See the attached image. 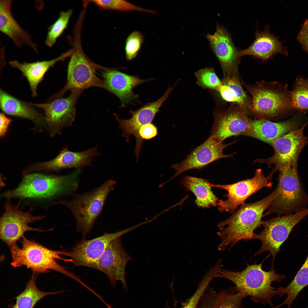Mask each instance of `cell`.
Returning a JSON list of instances; mask_svg holds the SVG:
<instances>
[{"mask_svg":"<svg viewBox=\"0 0 308 308\" xmlns=\"http://www.w3.org/2000/svg\"><path fill=\"white\" fill-rule=\"evenodd\" d=\"M275 189L264 198L251 203H245L232 215L219 223L217 233L221 241L218 246L220 251L232 247L238 241L256 239L254 231L261 225L264 213L276 197Z\"/></svg>","mask_w":308,"mask_h":308,"instance_id":"cell-1","label":"cell"},{"mask_svg":"<svg viewBox=\"0 0 308 308\" xmlns=\"http://www.w3.org/2000/svg\"><path fill=\"white\" fill-rule=\"evenodd\" d=\"M262 263L247 265L240 272L221 269L219 277L231 281L238 291L250 296L253 301L274 308L272 299L277 295L282 296L284 287L276 288L271 284L275 281L281 283L285 276L276 273L273 269L263 270Z\"/></svg>","mask_w":308,"mask_h":308,"instance_id":"cell-2","label":"cell"},{"mask_svg":"<svg viewBox=\"0 0 308 308\" xmlns=\"http://www.w3.org/2000/svg\"><path fill=\"white\" fill-rule=\"evenodd\" d=\"M81 172L80 169H78L63 176L29 173L24 176L15 189L7 190L2 195L11 198L46 199L70 195L78 187Z\"/></svg>","mask_w":308,"mask_h":308,"instance_id":"cell-3","label":"cell"},{"mask_svg":"<svg viewBox=\"0 0 308 308\" xmlns=\"http://www.w3.org/2000/svg\"><path fill=\"white\" fill-rule=\"evenodd\" d=\"M243 84L251 96L249 108L256 119L269 120L298 111L292 105L287 84L263 81L254 84Z\"/></svg>","mask_w":308,"mask_h":308,"instance_id":"cell-4","label":"cell"},{"mask_svg":"<svg viewBox=\"0 0 308 308\" xmlns=\"http://www.w3.org/2000/svg\"><path fill=\"white\" fill-rule=\"evenodd\" d=\"M22 247L17 244L9 247L12 260L11 265L14 267L25 266L31 269L34 274L56 271L75 280L82 284L83 282L78 276L68 271L58 264L57 260L70 262L61 256H66L65 251L53 250L35 241L29 240L23 236L20 240Z\"/></svg>","mask_w":308,"mask_h":308,"instance_id":"cell-5","label":"cell"},{"mask_svg":"<svg viewBox=\"0 0 308 308\" xmlns=\"http://www.w3.org/2000/svg\"><path fill=\"white\" fill-rule=\"evenodd\" d=\"M115 183V181L108 179L92 191L73 194L71 200H60L55 204L65 206L70 210L76 220L77 231L84 236L90 232L102 212L106 198Z\"/></svg>","mask_w":308,"mask_h":308,"instance_id":"cell-6","label":"cell"},{"mask_svg":"<svg viewBox=\"0 0 308 308\" xmlns=\"http://www.w3.org/2000/svg\"><path fill=\"white\" fill-rule=\"evenodd\" d=\"M279 173L277 196L264 216L273 213L278 216L289 215L306 208L308 203V196L299 179L297 165H290Z\"/></svg>","mask_w":308,"mask_h":308,"instance_id":"cell-7","label":"cell"},{"mask_svg":"<svg viewBox=\"0 0 308 308\" xmlns=\"http://www.w3.org/2000/svg\"><path fill=\"white\" fill-rule=\"evenodd\" d=\"M308 215V208H305L291 214L262 221L261 225L264 229L259 234H257L256 237L261 241L262 245L255 255L269 251L273 260L281 245L294 228Z\"/></svg>","mask_w":308,"mask_h":308,"instance_id":"cell-8","label":"cell"},{"mask_svg":"<svg viewBox=\"0 0 308 308\" xmlns=\"http://www.w3.org/2000/svg\"><path fill=\"white\" fill-rule=\"evenodd\" d=\"M73 50L67 68L66 84L59 91L50 96L49 102L61 97L67 91H82L92 87L104 88L102 81L96 74L97 67L90 61L80 48Z\"/></svg>","mask_w":308,"mask_h":308,"instance_id":"cell-9","label":"cell"},{"mask_svg":"<svg viewBox=\"0 0 308 308\" xmlns=\"http://www.w3.org/2000/svg\"><path fill=\"white\" fill-rule=\"evenodd\" d=\"M305 125L284 134L271 144L273 148V155L266 159H256L254 163H264L269 167L274 165L271 172H279L291 165H297L301 151L308 143V137L303 134Z\"/></svg>","mask_w":308,"mask_h":308,"instance_id":"cell-10","label":"cell"},{"mask_svg":"<svg viewBox=\"0 0 308 308\" xmlns=\"http://www.w3.org/2000/svg\"><path fill=\"white\" fill-rule=\"evenodd\" d=\"M5 198L7 200L4 206L5 211L0 220V237L9 247L16 244L27 231L41 232L52 230H44L29 226V224L42 220L46 218V215H33L31 212L32 208L28 211L23 212L20 209L19 204L12 205L11 198L8 196Z\"/></svg>","mask_w":308,"mask_h":308,"instance_id":"cell-11","label":"cell"},{"mask_svg":"<svg viewBox=\"0 0 308 308\" xmlns=\"http://www.w3.org/2000/svg\"><path fill=\"white\" fill-rule=\"evenodd\" d=\"M272 177L269 174L267 177L262 170L257 169L252 178L228 185H214L209 183L211 187L224 189L227 192L226 200H219L217 206L221 212L233 214L240 206L252 195L263 188H270L272 186L271 180Z\"/></svg>","mask_w":308,"mask_h":308,"instance_id":"cell-12","label":"cell"},{"mask_svg":"<svg viewBox=\"0 0 308 308\" xmlns=\"http://www.w3.org/2000/svg\"><path fill=\"white\" fill-rule=\"evenodd\" d=\"M139 226V224L112 233H105L93 239H83L68 251L66 256L70 258V262L74 266H83L98 270L99 259L105 250L113 240Z\"/></svg>","mask_w":308,"mask_h":308,"instance_id":"cell-13","label":"cell"},{"mask_svg":"<svg viewBox=\"0 0 308 308\" xmlns=\"http://www.w3.org/2000/svg\"><path fill=\"white\" fill-rule=\"evenodd\" d=\"M82 91H74L65 98H59L43 104H30L42 110L49 133L53 136L64 128L70 126L76 114V104Z\"/></svg>","mask_w":308,"mask_h":308,"instance_id":"cell-14","label":"cell"},{"mask_svg":"<svg viewBox=\"0 0 308 308\" xmlns=\"http://www.w3.org/2000/svg\"><path fill=\"white\" fill-rule=\"evenodd\" d=\"M247 108L233 103L226 110L215 112L210 136L223 142L230 137L242 135L250 127Z\"/></svg>","mask_w":308,"mask_h":308,"instance_id":"cell-15","label":"cell"},{"mask_svg":"<svg viewBox=\"0 0 308 308\" xmlns=\"http://www.w3.org/2000/svg\"><path fill=\"white\" fill-rule=\"evenodd\" d=\"M173 88L169 86L165 94L157 101L147 103L135 111L130 110L131 116L129 119L120 118L116 114H114L119 123V128L122 130V136L126 138L127 142L131 135L135 137L136 145L134 151L137 157L139 155L143 142L139 134L140 128L142 126L152 122L160 107L169 97Z\"/></svg>","mask_w":308,"mask_h":308,"instance_id":"cell-16","label":"cell"},{"mask_svg":"<svg viewBox=\"0 0 308 308\" xmlns=\"http://www.w3.org/2000/svg\"><path fill=\"white\" fill-rule=\"evenodd\" d=\"M235 141L224 144L210 136L204 142L194 149L186 159L178 163L171 165V168L174 169L175 173L171 179L187 171L200 169L219 159L233 157L235 153L225 155L223 151Z\"/></svg>","mask_w":308,"mask_h":308,"instance_id":"cell-17","label":"cell"},{"mask_svg":"<svg viewBox=\"0 0 308 308\" xmlns=\"http://www.w3.org/2000/svg\"><path fill=\"white\" fill-rule=\"evenodd\" d=\"M132 259L124 249L120 237L108 246L99 259L98 270L108 276L112 286L115 287L117 281H120L126 290V266Z\"/></svg>","mask_w":308,"mask_h":308,"instance_id":"cell-18","label":"cell"},{"mask_svg":"<svg viewBox=\"0 0 308 308\" xmlns=\"http://www.w3.org/2000/svg\"><path fill=\"white\" fill-rule=\"evenodd\" d=\"M100 155L97 147L79 152L70 151L68 147H66L52 160L35 163L31 165V169L33 172L43 171L47 173L59 172L66 168L80 169L86 166H91L93 158Z\"/></svg>","mask_w":308,"mask_h":308,"instance_id":"cell-19","label":"cell"},{"mask_svg":"<svg viewBox=\"0 0 308 308\" xmlns=\"http://www.w3.org/2000/svg\"><path fill=\"white\" fill-rule=\"evenodd\" d=\"M102 76L104 88L116 96L122 107L137 98L138 96L133 91L134 88L150 80L141 79L116 68H105Z\"/></svg>","mask_w":308,"mask_h":308,"instance_id":"cell-20","label":"cell"},{"mask_svg":"<svg viewBox=\"0 0 308 308\" xmlns=\"http://www.w3.org/2000/svg\"><path fill=\"white\" fill-rule=\"evenodd\" d=\"M206 37L212 51L227 72V76L236 73L239 58L237 55L238 50L227 30L218 24L214 34H208Z\"/></svg>","mask_w":308,"mask_h":308,"instance_id":"cell-21","label":"cell"},{"mask_svg":"<svg viewBox=\"0 0 308 308\" xmlns=\"http://www.w3.org/2000/svg\"><path fill=\"white\" fill-rule=\"evenodd\" d=\"M301 114L279 122L263 119L250 120V128L242 135L271 145L274 141L283 135L298 129L301 119Z\"/></svg>","mask_w":308,"mask_h":308,"instance_id":"cell-22","label":"cell"},{"mask_svg":"<svg viewBox=\"0 0 308 308\" xmlns=\"http://www.w3.org/2000/svg\"><path fill=\"white\" fill-rule=\"evenodd\" d=\"M282 44L278 37L270 33L267 26L263 31L256 30L253 43L247 48L238 50L237 56L249 55L265 61L278 53L287 56L286 48Z\"/></svg>","mask_w":308,"mask_h":308,"instance_id":"cell-23","label":"cell"},{"mask_svg":"<svg viewBox=\"0 0 308 308\" xmlns=\"http://www.w3.org/2000/svg\"><path fill=\"white\" fill-rule=\"evenodd\" d=\"M12 1L0 0V31L7 36L15 46L19 48L29 46L38 53L37 44L32 40L29 33L18 23L11 11Z\"/></svg>","mask_w":308,"mask_h":308,"instance_id":"cell-24","label":"cell"},{"mask_svg":"<svg viewBox=\"0 0 308 308\" xmlns=\"http://www.w3.org/2000/svg\"><path fill=\"white\" fill-rule=\"evenodd\" d=\"M0 106L4 113L29 119L38 129H42L46 126L44 117L35 109L30 103L20 100L1 89Z\"/></svg>","mask_w":308,"mask_h":308,"instance_id":"cell-25","label":"cell"},{"mask_svg":"<svg viewBox=\"0 0 308 308\" xmlns=\"http://www.w3.org/2000/svg\"><path fill=\"white\" fill-rule=\"evenodd\" d=\"M68 51L62 54L55 58L47 60L32 62H20L17 60L9 61L12 67L19 70L27 80L34 97L37 95L38 84L43 80L44 76L50 68L58 62L64 60L71 54Z\"/></svg>","mask_w":308,"mask_h":308,"instance_id":"cell-26","label":"cell"},{"mask_svg":"<svg viewBox=\"0 0 308 308\" xmlns=\"http://www.w3.org/2000/svg\"><path fill=\"white\" fill-rule=\"evenodd\" d=\"M209 183L206 179L189 175L185 176L181 182L185 189L195 196L196 205L202 208L217 206L219 200L211 191Z\"/></svg>","mask_w":308,"mask_h":308,"instance_id":"cell-27","label":"cell"},{"mask_svg":"<svg viewBox=\"0 0 308 308\" xmlns=\"http://www.w3.org/2000/svg\"><path fill=\"white\" fill-rule=\"evenodd\" d=\"M218 91L224 100L249 108L250 102L236 73L226 76Z\"/></svg>","mask_w":308,"mask_h":308,"instance_id":"cell-28","label":"cell"},{"mask_svg":"<svg viewBox=\"0 0 308 308\" xmlns=\"http://www.w3.org/2000/svg\"><path fill=\"white\" fill-rule=\"evenodd\" d=\"M35 274H33L27 283L25 289L16 297L15 303L10 306L9 308H33L36 304L45 296L62 292H46L40 290L36 285Z\"/></svg>","mask_w":308,"mask_h":308,"instance_id":"cell-29","label":"cell"},{"mask_svg":"<svg viewBox=\"0 0 308 308\" xmlns=\"http://www.w3.org/2000/svg\"><path fill=\"white\" fill-rule=\"evenodd\" d=\"M308 285V254L304 264L293 280L287 286L284 287L282 295H286V298L275 308H279L285 305L287 306V308H291L292 303L299 293Z\"/></svg>","mask_w":308,"mask_h":308,"instance_id":"cell-30","label":"cell"},{"mask_svg":"<svg viewBox=\"0 0 308 308\" xmlns=\"http://www.w3.org/2000/svg\"><path fill=\"white\" fill-rule=\"evenodd\" d=\"M290 92L293 108L300 112L308 110V78L297 76Z\"/></svg>","mask_w":308,"mask_h":308,"instance_id":"cell-31","label":"cell"},{"mask_svg":"<svg viewBox=\"0 0 308 308\" xmlns=\"http://www.w3.org/2000/svg\"><path fill=\"white\" fill-rule=\"evenodd\" d=\"M220 268L217 264L211 268L198 284L195 291L181 308H198L202 296L212 280L218 277Z\"/></svg>","mask_w":308,"mask_h":308,"instance_id":"cell-32","label":"cell"},{"mask_svg":"<svg viewBox=\"0 0 308 308\" xmlns=\"http://www.w3.org/2000/svg\"><path fill=\"white\" fill-rule=\"evenodd\" d=\"M247 297L238 291L235 287H231L218 293L214 308H245L242 301Z\"/></svg>","mask_w":308,"mask_h":308,"instance_id":"cell-33","label":"cell"},{"mask_svg":"<svg viewBox=\"0 0 308 308\" xmlns=\"http://www.w3.org/2000/svg\"><path fill=\"white\" fill-rule=\"evenodd\" d=\"M71 10L61 12L57 19L48 28L45 44L52 47L66 28L72 15Z\"/></svg>","mask_w":308,"mask_h":308,"instance_id":"cell-34","label":"cell"},{"mask_svg":"<svg viewBox=\"0 0 308 308\" xmlns=\"http://www.w3.org/2000/svg\"><path fill=\"white\" fill-rule=\"evenodd\" d=\"M90 1L105 9L122 12L138 11L153 14H157V12L155 10L141 7L124 0H97Z\"/></svg>","mask_w":308,"mask_h":308,"instance_id":"cell-35","label":"cell"},{"mask_svg":"<svg viewBox=\"0 0 308 308\" xmlns=\"http://www.w3.org/2000/svg\"><path fill=\"white\" fill-rule=\"evenodd\" d=\"M144 41L143 36L139 31H134L128 35L125 39V56L127 61L137 56Z\"/></svg>","mask_w":308,"mask_h":308,"instance_id":"cell-36","label":"cell"},{"mask_svg":"<svg viewBox=\"0 0 308 308\" xmlns=\"http://www.w3.org/2000/svg\"><path fill=\"white\" fill-rule=\"evenodd\" d=\"M195 75L198 84L203 87L218 90L222 85V82L212 68L201 69Z\"/></svg>","mask_w":308,"mask_h":308,"instance_id":"cell-37","label":"cell"},{"mask_svg":"<svg viewBox=\"0 0 308 308\" xmlns=\"http://www.w3.org/2000/svg\"><path fill=\"white\" fill-rule=\"evenodd\" d=\"M157 127L152 122L142 126L139 131V137L143 141L152 139L157 135Z\"/></svg>","mask_w":308,"mask_h":308,"instance_id":"cell-38","label":"cell"},{"mask_svg":"<svg viewBox=\"0 0 308 308\" xmlns=\"http://www.w3.org/2000/svg\"><path fill=\"white\" fill-rule=\"evenodd\" d=\"M297 39L308 54V19H306L302 25Z\"/></svg>","mask_w":308,"mask_h":308,"instance_id":"cell-39","label":"cell"},{"mask_svg":"<svg viewBox=\"0 0 308 308\" xmlns=\"http://www.w3.org/2000/svg\"><path fill=\"white\" fill-rule=\"evenodd\" d=\"M0 136L1 137H3L6 134L12 120L3 112L0 113Z\"/></svg>","mask_w":308,"mask_h":308,"instance_id":"cell-40","label":"cell"},{"mask_svg":"<svg viewBox=\"0 0 308 308\" xmlns=\"http://www.w3.org/2000/svg\"><path fill=\"white\" fill-rule=\"evenodd\" d=\"M198 308H207L206 307H204L201 306V307H199Z\"/></svg>","mask_w":308,"mask_h":308,"instance_id":"cell-41","label":"cell"},{"mask_svg":"<svg viewBox=\"0 0 308 308\" xmlns=\"http://www.w3.org/2000/svg\"><path fill=\"white\" fill-rule=\"evenodd\" d=\"M307 308H308V306L307 307Z\"/></svg>","mask_w":308,"mask_h":308,"instance_id":"cell-42","label":"cell"}]
</instances>
